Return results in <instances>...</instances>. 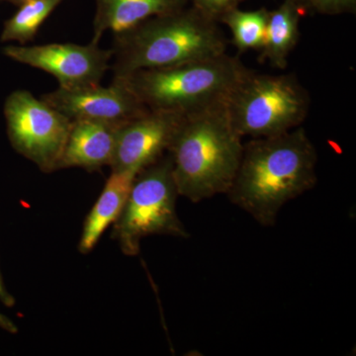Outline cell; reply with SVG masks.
Masks as SVG:
<instances>
[{
	"label": "cell",
	"mask_w": 356,
	"mask_h": 356,
	"mask_svg": "<svg viewBox=\"0 0 356 356\" xmlns=\"http://www.w3.org/2000/svg\"><path fill=\"white\" fill-rule=\"evenodd\" d=\"M317 149L305 129L243 145L242 161L227 195L264 227H273L283 206L317 184Z\"/></svg>",
	"instance_id": "cell-1"
},
{
	"label": "cell",
	"mask_w": 356,
	"mask_h": 356,
	"mask_svg": "<svg viewBox=\"0 0 356 356\" xmlns=\"http://www.w3.org/2000/svg\"><path fill=\"white\" fill-rule=\"evenodd\" d=\"M227 47L219 22L193 6H186L113 34L110 69L113 77H125L137 70L220 57L227 54Z\"/></svg>",
	"instance_id": "cell-2"
},
{
	"label": "cell",
	"mask_w": 356,
	"mask_h": 356,
	"mask_svg": "<svg viewBox=\"0 0 356 356\" xmlns=\"http://www.w3.org/2000/svg\"><path fill=\"white\" fill-rule=\"evenodd\" d=\"M242 139L225 105L185 116L168 152L179 196L198 203L228 193L242 161Z\"/></svg>",
	"instance_id": "cell-3"
},
{
	"label": "cell",
	"mask_w": 356,
	"mask_h": 356,
	"mask_svg": "<svg viewBox=\"0 0 356 356\" xmlns=\"http://www.w3.org/2000/svg\"><path fill=\"white\" fill-rule=\"evenodd\" d=\"M248 67L228 54L188 64L140 70L123 79L147 108L191 115L226 104Z\"/></svg>",
	"instance_id": "cell-4"
},
{
	"label": "cell",
	"mask_w": 356,
	"mask_h": 356,
	"mask_svg": "<svg viewBox=\"0 0 356 356\" xmlns=\"http://www.w3.org/2000/svg\"><path fill=\"white\" fill-rule=\"evenodd\" d=\"M310 96L294 74H261L250 70L227 100L229 121L241 137H273L300 127Z\"/></svg>",
	"instance_id": "cell-5"
},
{
	"label": "cell",
	"mask_w": 356,
	"mask_h": 356,
	"mask_svg": "<svg viewBox=\"0 0 356 356\" xmlns=\"http://www.w3.org/2000/svg\"><path fill=\"white\" fill-rule=\"evenodd\" d=\"M177 196L170 154L136 175L111 232V238L118 243L124 254H139L140 242L149 236L188 238L189 233L177 215Z\"/></svg>",
	"instance_id": "cell-6"
},
{
	"label": "cell",
	"mask_w": 356,
	"mask_h": 356,
	"mask_svg": "<svg viewBox=\"0 0 356 356\" xmlns=\"http://www.w3.org/2000/svg\"><path fill=\"white\" fill-rule=\"evenodd\" d=\"M3 113L13 149L41 172H57L72 120L24 89L7 96Z\"/></svg>",
	"instance_id": "cell-7"
},
{
	"label": "cell",
	"mask_w": 356,
	"mask_h": 356,
	"mask_svg": "<svg viewBox=\"0 0 356 356\" xmlns=\"http://www.w3.org/2000/svg\"><path fill=\"white\" fill-rule=\"evenodd\" d=\"M2 53L14 62L48 72L57 79L58 88L64 89L100 84L112 60L111 49L104 50L93 42L88 44H8Z\"/></svg>",
	"instance_id": "cell-8"
},
{
	"label": "cell",
	"mask_w": 356,
	"mask_h": 356,
	"mask_svg": "<svg viewBox=\"0 0 356 356\" xmlns=\"http://www.w3.org/2000/svg\"><path fill=\"white\" fill-rule=\"evenodd\" d=\"M41 98L70 120L97 121L116 126H122L149 110L119 77H113L107 88L100 84L77 89L58 88Z\"/></svg>",
	"instance_id": "cell-9"
},
{
	"label": "cell",
	"mask_w": 356,
	"mask_h": 356,
	"mask_svg": "<svg viewBox=\"0 0 356 356\" xmlns=\"http://www.w3.org/2000/svg\"><path fill=\"white\" fill-rule=\"evenodd\" d=\"M184 115L163 110H147L123 124L117 131L114 172H139L153 165L170 149Z\"/></svg>",
	"instance_id": "cell-10"
},
{
	"label": "cell",
	"mask_w": 356,
	"mask_h": 356,
	"mask_svg": "<svg viewBox=\"0 0 356 356\" xmlns=\"http://www.w3.org/2000/svg\"><path fill=\"white\" fill-rule=\"evenodd\" d=\"M119 127L103 122L72 121L58 170L81 168L88 172H96L104 165H110Z\"/></svg>",
	"instance_id": "cell-11"
},
{
	"label": "cell",
	"mask_w": 356,
	"mask_h": 356,
	"mask_svg": "<svg viewBox=\"0 0 356 356\" xmlns=\"http://www.w3.org/2000/svg\"><path fill=\"white\" fill-rule=\"evenodd\" d=\"M191 0H95L93 37L99 44L105 32L126 31L154 16L175 13L188 6Z\"/></svg>",
	"instance_id": "cell-12"
},
{
	"label": "cell",
	"mask_w": 356,
	"mask_h": 356,
	"mask_svg": "<svg viewBox=\"0 0 356 356\" xmlns=\"http://www.w3.org/2000/svg\"><path fill=\"white\" fill-rule=\"evenodd\" d=\"M136 175L135 172L111 170L99 197L83 222L79 245L81 254H89L99 242L103 233L118 219Z\"/></svg>",
	"instance_id": "cell-13"
},
{
	"label": "cell",
	"mask_w": 356,
	"mask_h": 356,
	"mask_svg": "<svg viewBox=\"0 0 356 356\" xmlns=\"http://www.w3.org/2000/svg\"><path fill=\"white\" fill-rule=\"evenodd\" d=\"M305 7L298 0H284L277 9L269 11L266 38L259 51L261 60L274 69L287 67L288 58L298 43L300 20Z\"/></svg>",
	"instance_id": "cell-14"
},
{
	"label": "cell",
	"mask_w": 356,
	"mask_h": 356,
	"mask_svg": "<svg viewBox=\"0 0 356 356\" xmlns=\"http://www.w3.org/2000/svg\"><path fill=\"white\" fill-rule=\"evenodd\" d=\"M64 0H28L4 22L0 34L2 43L17 42L21 46L33 41L40 27Z\"/></svg>",
	"instance_id": "cell-15"
},
{
	"label": "cell",
	"mask_w": 356,
	"mask_h": 356,
	"mask_svg": "<svg viewBox=\"0 0 356 356\" xmlns=\"http://www.w3.org/2000/svg\"><path fill=\"white\" fill-rule=\"evenodd\" d=\"M269 11L266 8L243 11L235 8L225 14L220 23L228 26L233 44L240 53L261 50L266 38Z\"/></svg>",
	"instance_id": "cell-16"
},
{
	"label": "cell",
	"mask_w": 356,
	"mask_h": 356,
	"mask_svg": "<svg viewBox=\"0 0 356 356\" xmlns=\"http://www.w3.org/2000/svg\"><path fill=\"white\" fill-rule=\"evenodd\" d=\"M191 1L192 6L196 7L201 13L220 23V20L225 14L238 8L245 0H191Z\"/></svg>",
	"instance_id": "cell-17"
},
{
	"label": "cell",
	"mask_w": 356,
	"mask_h": 356,
	"mask_svg": "<svg viewBox=\"0 0 356 356\" xmlns=\"http://www.w3.org/2000/svg\"><path fill=\"white\" fill-rule=\"evenodd\" d=\"M307 6L325 15H339L355 13L356 0H307Z\"/></svg>",
	"instance_id": "cell-18"
},
{
	"label": "cell",
	"mask_w": 356,
	"mask_h": 356,
	"mask_svg": "<svg viewBox=\"0 0 356 356\" xmlns=\"http://www.w3.org/2000/svg\"><path fill=\"white\" fill-rule=\"evenodd\" d=\"M0 302L7 308H13L15 305V298L10 294L4 284L3 277H2L1 270H0Z\"/></svg>",
	"instance_id": "cell-19"
},
{
	"label": "cell",
	"mask_w": 356,
	"mask_h": 356,
	"mask_svg": "<svg viewBox=\"0 0 356 356\" xmlns=\"http://www.w3.org/2000/svg\"><path fill=\"white\" fill-rule=\"evenodd\" d=\"M0 329L3 330L9 334H16L18 332V327L11 318L6 317L3 314L0 313Z\"/></svg>",
	"instance_id": "cell-20"
},
{
	"label": "cell",
	"mask_w": 356,
	"mask_h": 356,
	"mask_svg": "<svg viewBox=\"0 0 356 356\" xmlns=\"http://www.w3.org/2000/svg\"><path fill=\"white\" fill-rule=\"evenodd\" d=\"M1 2H7V3L13 4V6H20L21 4L25 3L28 0H0Z\"/></svg>",
	"instance_id": "cell-21"
},
{
	"label": "cell",
	"mask_w": 356,
	"mask_h": 356,
	"mask_svg": "<svg viewBox=\"0 0 356 356\" xmlns=\"http://www.w3.org/2000/svg\"><path fill=\"white\" fill-rule=\"evenodd\" d=\"M299 2H301L303 6H307V0H298Z\"/></svg>",
	"instance_id": "cell-22"
}]
</instances>
